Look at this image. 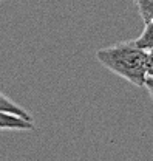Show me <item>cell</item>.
Listing matches in <instances>:
<instances>
[{
	"label": "cell",
	"instance_id": "1",
	"mask_svg": "<svg viewBox=\"0 0 153 161\" xmlns=\"http://www.w3.org/2000/svg\"><path fill=\"white\" fill-rule=\"evenodd\" d=\"M97 60L112 73L128 80L134 87H145L149 51L136 42H121L96 51Z\"/></svg>",
	"mask_w": 153,
	"mask_h": 161
},
{
	"label": "cell",
	"instance_id": "2",
	"mask_svg": "<svg viewBox=\"0 0 153 161\" xmlns=\"http://www.w3.org/2000/svg\"><path fill=\"white\" fill-rule=\"evenodd\" d=\"M33 127V119L22 118L14 113L0 112V130H31Z\"/></svg>",
	"mask_w": 153,
	"mask_h": 161
},
{
	"label": "cell",
	"instance_id": "3",
	"mask_svg": "<svg viewBox=\"0 0 153 161\" xmlns=\"http://www.w3.org/2000/svg\"><path fill=\"white\" fill-rule=\"evenodd\" d=\"M0 112H6V113H14V115H19L22 118H26V119H33L31 115L23 108L20 107L19 104H16L14 101H11L8 96L2 95L0 93Z\"/></svg>",
	"mask_w": 153,
	"mask_h": 161
},
{
	"label": "cell",
	"instance_id": "4",
	"mask_svg": "<svg viewBox=\"0 0 153 161\" xmlns=\"http://www.w3.org/2000/svg\"><path fill=\"white\" fill-rule=\"evenodd\" d=\"M134 42H136L138 47H141L142 50H147V51H149L150 48H153V19L145 23L144 31L141 33V36L134 40Z\"/></svg>",
	"mask_w": 153,
	"mask_h": 161
},
{
	"label": "cell",
	"instance_id": "5",
	"mask_svg": "<svg viewBox=\"0 0 153 161\" xmlns=\"http://www.w3.org/2000/svg\"><path fill=\"white\" fill-rule=\"evenodd\" d=\"M133 2L144 23L150 22L153 19V0H133Z\"/></svg>",
	"mask_w": 153,
	"mask_h": 161
},
{
	"label": "cell",
	"instance_id": "6",
	"mask_svg": "<svg viewBox=\"0 0 153 161\" xmlns=\"http://www.w3.org/2000/svg\"><path fill=\"white\" fill-rule=\"evenodd\" d=\"M147 76L153 78V48L149 50V58H147Z\"/></svg>",
	"mask_w": 153,
	"mask_h": 161
},
{
	"label": "cell",
	"instance_id": "7",
	"mask_svg": "<svg viewBox=\"0 0 153 161\" xmlns=\"http://www.w3.org/2000/svg\"><path fill=\"white\" fill-rule=\"evenodd\" d=\"M145 88H147L149 95L152 96V99H153V78H149V79H147V82H145Z\"/></svg>",
	"mask_w": 153,
	"mask_h": 161
},
{
	"label": "cell",
	"instance_id": "8",
	"mask_svg": "<svg viewBox=\"0 0 153 161\" xmlns=\"http://www.w3.org/2000/svg\"><path fill=\"white\" fill-rule=\"evenodd\" d=\"M0 2H2V0H0Z\"/></svg>",
	"mask_w": 153,
	"mask_h": 161
}]
</instances>
